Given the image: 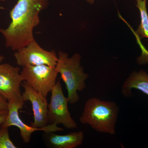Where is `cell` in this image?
<instances>
[{
    "instance_id": "cell-1",
    "label": "cell",
    "mask_w": 148,
    "mask_h": 148,
    "mask_svg": "<svg viewBox=\"0 0 148 148\" xmlns=\"http://www.w3.org/2000/svg\"><path fill=\"white\" fill-rule=\"evenodd\" d=\"M49 0H18L10 12L11 22L0 29L6 47L16 51L35 40L34 30L40 24V14L47 8Z\"/></svg>"
},
{
    "instance_id": "cell-2",
    "label": "cell",
    "mask_w": 148,
    "mask_h": 148,
    "mask_svg": "<svg viewBox=\"0 0 148 148\" xmlns=\"http://www.w3.org/2000/svg\"><path fill=\"white\" fill-rule=\"evenodd\" d=\"M119 113V107L115 102L93 97L86 102L79 121L98 132L113 135L116 134Z\"/></svg>"
},
{
    "instance_id": "cell-3",
    "label": "cell",
    "mask_w": 148,
    "mask_h": 148,
    "mask_svg": "<svg viewBox=\"0 0 148 148\" xmlns=\"http://www.w3.org/2000/svg\"><path fill=\"white\" fill-rule=\"evenodd\" d=\"M58 57L55 68L66 85L69 103L73 105L79 100L78 91L82 92L86 88L85 81L89 75L81 66V56L79 53L69 57L68 53L60 51Z\"/></svg>"
},
{
    "instance_id": "cell-4",
    "label": "cell",
    "mask_w": 148,
    "mask_h": 148,
    "mask_svg": "<svg viewBox=\"0 0 148 148\" xmlns=\"http://www.w3.org/2000/svg\"><path fill=\"white\" fill-rule=\"evenodd\" d=\"M22 68L20 74L23 81L37 92L47 97L56 82L58 73L55 67L42 65Z\"/></svg>"
},
{
    "instance_id": "cell-5",
    "label": "cell",
    "mask_w": 148,
    "mask_h": 148,
    "mask_svg": "<svg viewBox=\"0 0 148 148\" xmlns=\"http://www.w3.org/2000/svg\"><path fill=\"white\" fill-rule=\"evenodd\" d=\"M51 92L48 111L49 124L62 125L67 129L76 128L77 123L72 117L68 108L69 99L64 95L60 81H56Z\"/></svg>"
},
{
    "instance_id": "cell-6",
    "label": "cell",
    "mask_w": 148,
    "mask_h": 148,
    "mask_svg": "<svg viewBox=\"0 0 148 148\" xmlns=\"http://www.w3.org/2000/svg\"><path fill=\"white\" fill-rule=\"evenodd\" d=\"M14 56L17 65L22 67L42 65L55 67L58 60V55L55 51L44 49L35 40L16 50Z\"/></svg>"
},
{
    "instance_id": "cell-7",
    "label": "cell",
    "mask_w": 148,
    "mask_h": 148,
    "mask_svg": "<svg viewBox=\"0 0 148 148\" xmlns=\"http://www.w3.org/2000/svg\"><path fill=\"white\" fill-rule=\"evenodd\" d=\"M24 102L21 100H13L8 102V112L4 122L1 126L7 127L15 126L19 130L20 135L24 143H30L32 134L36 131H41L45 132H56L63 131L62 127L57 125L49 124L45 127H36L24 123L19 116V110L23 108Z\"/></svg>"
},
{
    "instance_id": "cell-8",
    "label": "cell",
    "mask_w": 148,
    "mask_h": 148,
    "mask_svg": "<svg viewBox=\"0 0 148 148\" xmlns=\"http://www.w3.org/2000/svg\"><path fill=\"white\" fill-rule=\"evenodd\" d=\"M19 67L0 64V94L8 101L21 100V84L24 81Z\"/></svg>"
},
{
    "instance_id": "cell-9",
    "label": "cell",
    "mask_w": 148,
    "mask_h": 148,
    "mask_svg": "<svg viewBox=\"0 0 148 148\" xmlns=\"http://www.w3.org/2000/svg\"><path fill=\"white\" fill-rule=\"evenodd\" d=\"M21 86L24 88L22 93V100L24 102L29 101L32 105L34 121L31 123V126L36 127H45L49 124L48 103L46 97L37 92L25 81L22 82Z\"/></svg>"
},
{
    "instance_id": "cell-10",
    "label": "cell",
    "mask_w": 148,
    "mask_h": 148,
    "mask_svg": "<svg viewBox=\"0 0 148 148\" xmlns=\"http://www.w3.org/2000/svg\"><path fill=\"white\" fill-rule=\"evenodd\" d=\"M47 142L51 148H76L82 145L84 134L82 131L66 135H58L55 132H45Z\"/></svg>"
},
{
    "instance_id": "cell-11",
    "label": "cell",
    "mask_w": 148,
    "mask_h": 148,
    "mask_svg": "<svg viewBox=\"0 0 148 148\" xmlns=\"http://www.w3.org/2000/svg\"><path fill=\"white\" fill-rule=\"evenodd\" d=\"M142 91L148 96V74L144 70L133 71L126 79L122 87L121 93L125 97H131L132 89Z\"/></svg>"
},
{
    "instance_id": "cell-12",
    "label": "cell",
    "mask_w": 148,
    "mask_h": 148,
    "mask_svg": "<svg viewBox=\"0 0 148 148\" xmlns=\"http://www.w3.org/2000/svg\"><path fill=\"white\" fill-rule=\"evenodd\" d=\"M136 1V6L140 11L141 22L135 34L140 38H148V14L147 8V0Z\"/></svg>"
},
{
    "instance_id": "cell-13",
    "label": "cell",
    "mask_w": 148,
    "mask_h": 148,
    "mask_svg": "<svg viewBox=\"0 0 148 148\" xmlns=\"http://www.w3.org/2000/svg\"><path fill=\"white\" fill-rule=\"evenodd\" d=\"M11 140L8 127L1 126L0 127V148H16Z\"/></svg>"
},
{
    "instance_id": "cell-14",
    "label": "cell",
    "mask_w": 148,
    "mask_h": 148,
    "mask_svg": "<svg viewBox=\"0 0 148 148\" xmlns=\"http://www.w3.org/2000/svg\"><path fill=\"white\" fill-rule=\"evenodd\" d=\"M8 102L0 94V112L8 111Z\"/></svg>"
},
{
    "instance_id": "cell-15",
    "label": "cell",
    "mask_w": 148,
    "mask_h": 148,
    "mask_svg": "<svg viewBox=\"0 0 148 148\" xmlns=\"http://www.w3.org/2000/svg\"><path fill=\"white\" fill-rule=\"evenodd\" d=\"M7 114L8 113L0 115V125H1L5 121L6 118Z\"/></svg>"
},
{
    "instance_id": "cell-16",
    "label": "cell",
    "mask_w": 148,
    "mask_h": 148,
    "mask_svg": "<svg viewBox=\"0 0 148 148\" xmlns=\"http://www.w3.org/2000/svg\"><path fill=\"white\" fill-rule=\"evenodd\" d=\"M5 57L2 55H0V64H1L3 60L4 59Z\"/></svg>"
},
{
    "instance_id": "cell-17",
    "label": "cell",
    "mask_w": 148,
    "mask_h": 148,
    "mask_svg": "<svg viewBox=\"0 0 148 148\" xmlns=\"http://www.w3.org/2000/svg\"><path fill=\"white\" fill-rule=\"evenodd\" d=\"M86 1L89 3L91 4H92L94 3V1H95V0H86Z\"/></svg>"
},
{
    "instance_id": "cell-18",
    "label": "cell",
    "mask_w": 148,
    "mask_h": 148,
    "mask_svg": "<svg viewBox=\"0 0 148 148\" xmlns=\"http://www.w3.org/2000/svg\"><path fill=\"white\" fill-rule=\"evenodd\" d=\"M8 112V111H2V112H0V115H1L4 114H7Z\"/></svg>"
},
{
    "instance_id": "cell-19",
    "label": "cell",
    "mask_w": 148,
    "mask_h": 148,
    "mask_svg": "<svg viewBox=\"0 0 148 148\" xmlns=\"http://www.w3.org/2000/svg\"><path fill=\"white\" fill-rule=\"evenodd\" d=\"M5 0H0V2H2V1H5Z\"/></svg>"
}]
</instances>
